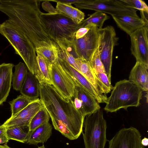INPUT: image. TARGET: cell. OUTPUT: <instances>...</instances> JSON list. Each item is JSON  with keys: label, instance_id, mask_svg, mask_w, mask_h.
<instances>
[{"label": "cell", "instance_id": "obj_1", "mask_svg": "<svg viewBox=\"0 0 148 148\" xmlns=\"http://www.w3.org/2000/svg\"><path fill=\"white\" fill-rule=\"evenodd\" d=\"M41 1L0 0V11L6 15L34 45L36 50L57 47L49 36L40 17Z\"/></svg>", "mask_w": 148, "mask_h": 148}, {"label": "cell", "instance_id": "obj_2", "mask_svg": "<svg viewBox=\"0 0 148 148\" xmlns=\"http://www.w3.org/2000/svg\"><path fill=\"white\" fill-rule=\"evenodd\" d=\"M40 83V99L54 128L70 140L77 139L83 132L85 117L76 108L72 99L66 100L52 85Z\"/></svg>", "mask_w": 148, "mask_h": 148}, {"label": "cell", "instance_id": "obj_3", "mask_svg": "<svg viewBox=\"0 0 148 148\" xmlns=\"http://www.w3.org/2000/svg\"><path fill=\"white\" fill-rule=\"evenodd\" d=\"M0 33L14 48L15 53L22 58L29 71L36 76L38 65L36 50L32 43L16 25L8 19L0 25Z\"/></svg>", "mask_w": 148, "mask_h": 148}, {"label": "cell", "instance_id": "obj_4", "mask_svg": "<svg viewBox=\"0 0 148 148\" xmlns=\"http://www.w3.org/2000/svg\"><path fill=\"white\" fill-rule=\"evenodd\" d=\"M142 92L138 86L129 80H120L113 87L104 109L107 112H112L121 108L126 110L129 107H137L140 105Z\"/></svg>", "mask_w": 148, "mask_h": 148}, {"label": "cell", "instance_id": "obj_5", "mask_svg": "<svg viewBox=\"0 0 148 148\" xmlns=\"http://www.w3.org/2000/svg\"><path fill=\"white\" fill-rule=\"evenodd\" d=\"M40 17L49 36L56 42L71 40L75 33L81 28L80 23H75L71 18L62 13L41 12Z\"/></svg>", "mask_w": 148, "mask_h": 148}, {"label": "cell", "instance_id": "obj_6", "mask_svg": "<svg viewBox=\"0 0 148 148\" xmlns=\"http://www.w3.org/2000/svg\"><path fill=\"white\" fill-rule=\"evenodd\" d=\"M83 127L84 132L82 133L85 148H104L107 125L103 111L100 109L86 116Z\"/></svg>", "mask_w": 148, "mask_h": 148}, {"label": "cell", "instance_id": "obj_7", "mask_svg": "<svg viewBox=\"0 0 148 148\" xmlns=\"http://www.w3.org/2000/svg\"><path fill=\"white\" fill-rule=\"evenodd\" d=\"M99 52L100 60L104 66L106 73L111 82V69L114 47L117 44L118 38L114 27L108 25L99 29Z\"/></svg>", "mask_w": 148, "mask_h": 148}, {"label": "cell", "instance_id": "obj_8", "mask_svg": "<svg viewBox=\"0 0 148 148\" xmlns=\"http://www.w3.org/2000/svg\"><path fill=\"white\" fill-rule=\"evenodd\" d=\"M81 9H88L107 13L111 15H129L138 16L137 10L125 5L121 0H84L75 3Z\"/></svg>", "mask_w": 148, "mask_h": 148}, {"label": "cell", "instance_id": "obj_9", "mask_svg": "<svg viewBox=\"0 0 148 148\" xmlns=\"http://www.w3.org/2000/svg\"><path fill=\"white\" fill-rule=\"evenodd\" d=\"M50 78L52 85L66 100L74 96L76 84L66 72L58 58L49 65Z\"/></svg>", "mask_w": 148, "mask_h": 148}, {"label": "cell", "instance_id": "obj_10", "mask_svg": "<svg viewBox=\"0 0 148 148\" xmlns=\"http://www.w3.org/2000/svg\"><path fill=\"white\" fill-rule=\"evenodd\" d=\"M90 29L84 36L76 39L73 37L72 45L79 58L89 62L99 45V29L95 25L89 27Z\"/></svg>", "mask_w": 148, "mask_h": 148}, {"label": "cell", "instance_id": "obj_11", "mask_svg": "<svg viewBox=\"0 0 148 148\" xmlns=\"http://www.w3.org/2000/svg\"><path fill=\"white\" fill-rule=\"evenodd\" d=\"M139 131L131 127L120 130L109 142L108 148H145Z\"/></svg>", "mask_w": 148, "mask_h": 148}, {"label": "cell", "instance_id": "obj_12", "mask_svg": "<svg viewBox=\"0 0 148 148\" xmlns=\"http://www.w3.org/2000/svg\"><path fill=\"white\" fill-rule=\"evenodd\" d=\"M131 51L136 62L148 66V28L138 29L130 36Z\"/></svg>", "mask_w": 148, "mask_h": 148}, {"label": "cell", "instance_id": "obj_13", "mask_svg": "<svg viewBox=\"0 0 148 148\" xmlns=\"http://www.w3.org/2000/svg\"><path fill=\"white\" fill-rule=\"evenodd\" d=\"M58 59L63 69L72 79L76 85L86 90L92 95L99 103H106L108 97L106 94L97 90L79 72L66 61L58 57Z\"/></svg>", "mask_w": 148, "mask_h": 148}, {"label": "cell", "instance_id": "obj_14", "mask_svg": "<svg viewBox=\"0 0 148 148\" xmlns=\"http://www.w3.org/2000/svg\"><path fill=\"white\" fill-rule=\"evenodd\" d=\"M44 105L39 98L29 104L15 115L11 116L3 125L7 128L21 126H29L36 114Z\"/></svg>", "mask_w": 148, "mask_h": 148}, {"label": "cell", "instance_id": "obj_15", "mask_svg": "<svg viewBox=\"0 0 148 148\" xmlns=\"http://www.w3.org/2000/svg\"><path fill=\"white\" fill-rule=\"evenodd\" d=\"M111 16L117 26L129 36L137 30L148 26V24L138 16L126 14Z\"/></svg>", "mask_w": 148, "mask_h": 148}, {"label": "cell", "instance_id": "obj_16", "mask_svg": "<svg viewBox=\"0 0 148 148\" xmlns=\"http://www.w3.org/2000/svg\"><path fill=\"white\" fill-rule=\"evenodd\" d=\"M74 97L81 101L82 107L80 111L84 117L100 109L99 103L90 94L82 87L76 85Z\"/></svg>", "mask_w": 148, "mask_h": 148}, {"label": "cell", "instance_id": "obj_17", "mask_svg": "<svg viewBox=\"0 0 148 148\" xmlns=\"http://www.w3.org/2000/svg\"><path fill=\"white\" fill-rule=\"evenodd\" d=\"M12 63L0 64V106L6 101L11 86L13 75Z\"/></svg>", "mask_w": 148, "mask_h": 148}, {"label": "cell", "instance_id": "obj_18", "mask_svg": "<svg viewBox=\"0 0 148 148\" xmlns=\"http://www.w3.org/2000/svg\"><path fill=\"white\" fill-rule=\"evenodd\" d=\"M148 66L136 62L132 69L129 80L138 86L143 91L148 90Z\"/></svg>", "mask_w": 148, "mask_h": 148}, {"label": "cell", "instance_id": "obj_19", "mask_svg": "<svg viewBox=\"0 0 148 148\" xmlns=\"http://www.w3.org/2000/svg\"><path fill=\"white\" fill-rule=\"evenodd\" d=\"M53 127L49 122L45 123L32 131H30L26 143L37 145L46 142L52 134Z\"/></svg>", "mask_w": 148, "mask_h": 148}, {"label": "cell", "instance_id": "obj_20", "mask_svg": "<svg viewBox=\"0 0 148 148\" xmlns=\"http://www.w3.org/2000/svg\"><path fill=\"white\" fill-rule=\"evenodd\" d=\"M40 82L36 77L28 71L20 92L22 95L33 100L40 97Z\"/></svg>", "mask_w": 148, "mask_h": 148}, {"label": "cell", "instance_id": "obj_21", "mask_svg": "<svg viewBox=\"0 0 148 148\" xmlns=\"http://www.w3.org/2000/svg\"><path fill=\"white\" fill-rule=\"evenodd\" d=\"M36 53L38 70L35 76L40 83L43 82L52 85L49 71V65L51 63L41 54Z\"/></svg>", "mask_w": 148, "mask_h": 148}, {"label": "cell", "instance_id": "obj_22", "mask_svg": "<svg viewBox=\"0 0 148 148\" xmlns=\"http://www.w3.org/2000/svg\"><path fill=\"white\" fill-rule=\"evenodd\" d=\"M30 131L29 126L24 125L7 128L6 133L9 140L26 143Z\"/></svg>", "mask_w": 148, "mask_h": 148}, {"label": "cell", "instance_id": "obj_23", "mask_svg": "<svg viewBox=\"0 0 148 148\" xmlns=\"http://www.w3.org/2000/svg\"><path fill=\"white\" fill-rule=\"evenodd\" d=\"M15 71L12 77V86L13 89L16 91H20L28 71L26 64L20 62L14 66Z\"/></svg>", "mask_w": 148, "mask_h": 148}, {"label": "cell", "instance_id": "obj_24", "mask_svg": "<svg viewBox=\"0 0 148 148\" xmlns=\"http://www.w3.org/2000/svg\"><path fill=\"white\" fill-rule=\"evenodd\" d=\"M75 61L79 69V72L97 90L100 91L97 84L95 74L89 62H86L81 58H76Z\"/></svg>", "mask_w": 148, "mask_h": 148}, {"label": "cell", "instance_id": "obj_25", "mask_svg": "<svg viewBox=\"0 0 148 148\" xmlns=\"http://www.w3.org/2000/svg\"><path fill=\"white\" fill-rule=\"evenodd\" d=\"M109 18V16L106 13L96 11L80 23L81 28L85 27L89 24H93L101 29L102 28L104 22Z\"/></svg>", "mask_w": 148, "mask_h": 148}, {"label": "cell", "instance_id": "obj_26", "mask_svg": "<svg viewBox=\"0 0 148 148\" xmlns=\"http://www.w3.org/2000/svg\"><path fill=\"white\" fill-rule=\"evenodd\" d=\"M36 100L31 99L22 94L18 96L16 98L9 102L12 112L11 116L15 115Z\"/></svg>", "mask_w": 148, "mask_h": 148}, {"label": "cell", "instance_id": "obj_27", "mask_svg": "<svg viewBox=\"0 0 148 148\" xmlns=\"http://www.w3.org/2000/svg\"><path fill=\"white\" fill-rule=\"evenodd\" d=\"M50 115L44 106L34 115L29 125L30 131H32L42 125L49 122Z\"/></svg>", "mask_w": 148, "mask_h": 148}, {"label": "cell", "instance_id": "obj_28", "mask_svg": "<svg viewBox=\"0 0 148 148\" xmlns=\"http://www.w3.org/2000/svg\"><path fill=\"white\" fill-rule=\"evenodd\" d=\"M95 74L97 84L100 91L105 94L110 92L113 87L106 73H98Z\"/></svg>", "mask_w": 148, "mask_h": 148}, {"label": "cell", "instance_id": "obj_29", "mask_svg": "<svg viewBox=\"0 0 148 148\" xmlns=\"http://www.w3.org/2000/svg\"><path fill=\"white\" fill-rule=\"evenodd\" d=\"M36 53L41 54L50 63H54L58 57V49L57 47H45L36 49Z\"/></svg>", "mask_w": 148, "mask_h": 148}, {"label": "cell", "instance_id": "obj_30", "mask_svg": "<svg viewBox=\"0 0 148 148\" xmlns=\"http://www.w3.org/2000/svg\"><path fill=\"white\" fill-rule=\"evenodd\" d=\"M98 46L99 45L89 62L90 66L94 74L98 73H106L104 66L100 58Z\"/></svg>", "mask_w": 148, "mask_h": 148}, {"label": "cell", "instance_id": "obj_31", "mask_svg": "<svg viewBox=\"0 0 148 148\" xmlns=\"http://www.w3.org/2000/svg\"><path fill=\"white\" fill-rule=\"evenodd\" d=\"M126 5L140 11V14H148V6L143 0H121Z\"/></svg>", "mask_w": 148, "mask_h": 148}, {"label": "cell", "instance_id": "obj_32", "mask_svg": "<svg viewBox=\"0 0 148 148\" xmlns=\"http://www.w3.org/2000/svg\"><path fill=\"white\" fill-rule=\"evenodd\" d=\"M57 3L56 9L58 13H62L71 18L74 7L71 4L61 2L58 0H50Z\"/></svg>", "mask_w": 148, "mask_h": 148}, {"label": "cell", "instance_id": "obj_33", "mask_svg": "<svg viewBox=\"0 0 148 148\" xmlns=\"http://www.w3.org/2000/svg\"><path fill=\"white\" fill-rule=\"evenodd\" d=\"M84 13L78 8L74 7L71 17L75 23L78 24L84 20Z\"/></svg>", "mask_w": 148, "mask_h": 148}, {"label": "cell", "instance_id": "obj_34", "mask_svg": "<svg viewBox=\"0 0 148 148\" xmlns=\"http://www.w3.org/2000/svg\"><path fill=\"white\" fill-rule=\"evenodd\" d=\"M42 6L43 9L50 14H55L58 13L55 8L48 1L45 0L42 3Z\"/></svg>", "mask_w": 148, "mask_h": 148}, {"label": "cell", "instance_id": "obj_35", "mask_svg": "<svg viewBox=\"0 0 148 148\" xmlns=\"http://www.w3.org/2000/svg\"><path fill=\"white\" fill-rule=\"evenodd\" d=\"M90 29V28L84 27L79 28L75 33L74 36L76 39L82 38L87 34Z\"/></svg>", "mask_w": 148, "mask_h": 148}, {"label": "cell", "instance_id": "obj_36", "mask_svg": "<svg viewBox=\"0 0 148 148\" xmlns=\"http://www.w3.org/2000/svg\"><path fill=\"white\" fill-rule=\"evenodd\" d=\"M84 0H58V1L71 4L73 3H79L82 2Z\"/></svg>", "mask_w": 148, "mask_h": 148}, {"label": "cell", "instance_id": "obj_37", "mask_svg": "<svg viewBox=\"0 0 148 148\" xmlns=\"http://www.w3.org/2000/svg\"><path fill=\"white\" fill-rule=\"evenodd\" d=\"M7 128L3 124L0 125V136L6 134Z\"/></svg>", "mask_w": 148, "mask_h": 148}, {"label": "cell", "instance_id": "obj_38", "mask_svg": "<svg viewBox=\"0 0 148 148\" xmlns=\"http://www.w3.org/2000/svg\"><path fill=\"white\" fill-rule=\"evenodd\" d=\"M141 143L143 146H147L148 145V139L146 137H144L141 140Z\"/></svg>", "mask_w": 148, "mask_h": 148}, {"label": "cell", "instance_id": "obj_39", "mask_svg": "<svg viewBox=\"0 0 148 148\" xmlns=\"http://www.w3.org/2000/svg\"><path fill=\"white\" fill-rule=\"evenodd\" d=\"M0 148H11L9 147L7 144H4L3 145H0Z\"/></svg>", "mask_w": 148, "mask_h": 148}, {"label": "cell", "instance_id": "obj_40", "mask_svg": "<svg viewBox=\"0 0 148 148\" xmlns=\"http://www.w3.org/2000/svg\"><path fill=\"white\" fill-rule=\"evenodd\" d=\"M38 148H46V147H45L44 145H42L41 146H40V147H38Z\"/></svg>", "mask_w": 148, "mask_h": 148}, {"label": "cell", "instance_id": "obj_41", "mask_svg": "<svg viewBox=\"0 0 148 148\" xmlns=\"http://www.w3.org/2000/svg\"></svg>", "mask_w": 148, "mask_h": 148}]
</instances>
